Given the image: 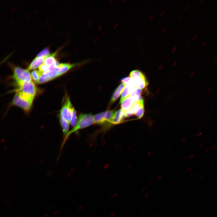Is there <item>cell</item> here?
<instances>
[{"label":"cell","instance_id":"cell-1","mask_svg":"<svg viewBox=\"0 0 217 217\" xmlns=\"http://www.w3.org/2000/svg\"><path fill=\"white\" fill-rule=\"evenodd\" d=\"M94 123L93 116L91 114H81L79 116L76 126L71 131H68L65 136L61 147V150L63 148L68 138L71 134L77 132L81 129L86 127L92 125Z\"/></svg>","mask_w":217,"mask_h":217},{"label":"cell","instance_id":"cell-2","mask_svg":"<svg viewBox=\"0 0 217 217\" xmlns=\"http://www.w3.org/2000/svg\"><path fill=\"white\" fill-rule=\"evenodd\" d=\"M19 89L17 91L23 99L33 102L37 91L36 87L32 81L25 82L18 85Z\"/></svg>","mask_w":217,"mask_h":217},{"label":"cell","instance_id":"cell-3","mask_svg":"<svg viewBox=\"0 0 217 217\" xmlns=\"http://www.w3.org/2000/svg\"><path fill=\"white\" fill-rule=\"evenodd\" d=\"M13 78L18 85L23 82L32 81L31 74L29 71L17 66L14 68Z\"/></svg>","mask_w":217,"mask_h":217},{"label":"cell","instance_id":"cell-4","mask_svg":"<svg viewBox=\"0 0 217 217\" xmlns=\"http://www.w3.org/2000/svg\"><path fill=\"white\" fill-rule=\"evenodd\" d=\"M33 102L25 100L22 98L16 91L11 103L12 105L18 106L25 112H28L32 106Z\"/></svg>","mask_w":217,"mask_h":217},{"label":"cell","instance_id":"cell-5","mask_svg":"<svg viewBox=\"0 0 217 217\" xmlns=\"http://www.w3.org/2000/svg\"><path fill=\"white\" fill-rule=\"evenodd\" d=\"M72 107L69 98H67L60 111V116L69 123L71 118Z\"/></svg>","mask_w":217,"mask_h":217},{"label":"cell","instance_id":"cell-6","mask_svg":"<svg viewBox=\"0 0 217 217\" xmlns=\"http://www.w3.org/2000/svg\"><path fill=\"white\" fill-rule=\"evenodd\" d=\"M132 83L135 87L141 89H144L147 86L148 82L144 74L142 75L132 78Z\"/></svg>","mask_w":217,"mask_h":217},{"label":"cell","instance_id":"cell-7","mask_svg":"<svg viewBox=\"0 0 217 217\" xmlns=\"http://www.w3.org/2000/svg\"><path fill=\"white\" fill-rule=\"evenodd\" d=\"M125 112L121 108L119 109L114 113L110 123L117 124L122 122L126 117Z\"/></svg>","mask_w":217,"mask_h":217},{"label":"cell","instance_id":"cell-8","mask_svg":"<svg viewBox=\"0 0 217 217\" xmlns=\"http://www.w3.org/2000/svg\"><path fill=\"white\" fill-rule=\"evenodd\" d=\"M134 101L133 98L130 95L126 98L121 103V109L124 112H127L132 108Z\"/></svg>","mask_w":217,"mask_h":217},{"label":"cell","instance_id":"cell-9","mask_svg":"<svg viewBox=\"0 0 217 217\" xmlns=\"http://www.w3.org/2000/svg\"><path fill=\"white\" fill-rule=\"evenodd\" d=\"M56 54V52L52 53L45 57L44 60L43 64L49 68L55 67V63L56 60L55 57Z\"/></svg>","mask_w":217,"mask_h":217},{"label":"cell","instance_id":"cell-10","mask_svg":"<svg viewBox=\"0 0 217 217\" xmlns=\"http://www.w3.org/2000/svg\"><path fill=\"white\" fill-rule=\"evenodd\" d=\"M105 113L106 111H105L94 115V123L96 124L102 125L108 123L105 117Z\"/></svg>","mask_w":217,"mask_h":217},{"label":"cell","instance_id":"cell-11","mask_svg":"<svg viewBox=\"0 0 217 217\" xmlns=\"http://www.w3.org/2000/svg\"><path fill=\"white\" fill-rule=\"evenodd\" d=\"M125 85V84L122 83L120 84L116 88L112 96L110 102V104H112L119 97Z\"/></svg>","mask_w":217,"mask_h":217},{"label":"cell","instance_id":"cell-12","mask_svg":"<svg viewBox=\"0 0 217 217\" xmlns=\"http://www.w3.org/2000/svg\"><path fill=\"white\" fill-rule=\"evenodd\" d=\"M75 64L68 63L60 64L58 68V75L59 76L67 72L70 69L77 65Z\"/></svg>","mask_w":217,"mask_h":217},{"label":"cell","instance_id":"cell-13","mask_svg":"<svg viewBox=\"0 0 217 217\" xmlns=\"http://www.w3.org/2000/svg\"><path fill=\"white\" fill-rule=\"evenodd\" d=\"M45 58L42 57H36L31 63L27 70L29 71L39 67L43 64Z\"/></svg>","mask_w":217,"mask_h":217},{"label":"cell","instance_id":"cell-14","mask_svg":"<svg viewBox=\"0 0 217 217\" xmlns=\"http://www.w3.org/2000/svg\"><path fill=\"white\" fill-rule=\"evenodd\" d=\"M134 87L132 83L126 84L124 88L120 100L121 103L126 98L130 95L132 89Z\"/></svg>","mask_w":217,"mask_h":217},{"label":"cell","instance_id":"cell-15","mask_svg":"<svg viewBox=\"0 0 217 217\" xmlns=\"http://www.w3.org/2000/svg\"><path fill=\"white\" fill-rule=\"evenodd\" d=\"M59 122L63 134L65 136L68 132L69 128V123L59 116Z\"/></svg>","mask_w":217,"mask_h":217},{"label":"cell","instance_id":"cell-16","mask_svg":"<svg viewBox=\"0 0 217 217\" xmlns=\"http://www.w3.org/2000/svg\"><path fill=\"white\" fill-rule=\"evenodd\" d=\"M51 80L47 73L42 74L39 79L36 83V84H40L47 82Z\"/></svg>","mask_w":217,"mask_h":217},{"label":"cell","instance_id":"cell-17","mask_svg":"<svg viewBox=\"0 0 217 217\" xmlns=\"http://www.w3.org/2000/svg\"><path fill=\"white\" fill-rule=\"evenodd\" d=\"M71 118L70 123L71 126L74 127L76 126L77 123V117L76 111L73 106L71 108Z\"/></svg>","mask_w":217,"mask_h":217},{"label":"cell","instance_id":"cell-18","mask_svg":"<svg viewBox=\"0 0 217 217\" xmlns=\"http://www.w3.org/2000/svg\"><path fill=\"white\" fill-rule=\"evenodd\" d=\"M41 74L42 73L39 71L33 70L31 74V78L36 82L39 79Z\"/></svg>","mask_w":217,"mask_h":217},{"label":"cell","instance_id":"cell-19","mask_svg":"<svg viewBox=\"0 0 217 217\" xmlns=\"http://www.w3.org/2000/svg\"><path fill=\"white\" fill-rule=\"evenodd\" d=\"M143 74L140 71L135 70L131 71L130 73L129 77L131 78L136 77L140 76Z\"/></svg>","mask_w":217,"mask_h":217},{"label":"cell","instance_id":"cell-20","mask_svg":"<svg viewBox=\"0 0 217 217\" xmlns=\"http://www.w3.org/2000/svg\"><path fill=\"white\" fill-rule=\"evenodd\" d=\"M49 55V50L48 48H45L41 51L37 55V57H43L45 58Z\"/></svg>","mask_w":217,"mask_h":217},{"label":"cell","instance_id":"cell-21","mask_svg":"<svg viewBox=\"0 0 217 217\" xmlns=\"http://www.w3.org/2000/svg\"><path fill=\"white\" fill-rule=\"evenodd\" d=\"M144 112V107H143L138 109L135 113V115L138 118H140L143 116Z\"/></svg>","mask_w":217,"mask_h":217},{"label":"cell","instance_id":"cell-22","mask_svg":"<svg viewBox=\"0 0 217 217\" xmlns=\"http://www.w3.org/2000/svg\"><path fill=\"white\" fill-rule=\"evenodd\" d=\"M39 71L42 74H45L49 71V69L44 64H43L39 67Z\"/></svg>","mask_w":217,"mask_h":217},{"label":"cell","instance_id":"cell-23","mask_svg":"<svg viewBox=\"0 0 217 217\" xmlns=\"http://www.w3.org/2000/svg\"><path fill=\"white\" fill-rule=\"evenodd\" d=\"M121 81L124 84L132 83V79L130 77H126L122 78L121 79Z\"/></svg>","mask_w":217,"mask_h":217},{"label":"cell","instance_id":"cell-24","mask_svg":"<svg viewBox=\"0 0 217 217\" xmlns=\"http://www.w3.org/2000/svg\"><path fill=\"white\" fill-rule=\"evenodd\" d=\"M166 27H163L162 28V32H164V31H165V30H166Z\"/></svg>","mask_w":217,"mask_h":217},{"label":"cell","instance_id":"cell-25","mask_svg":"<svg viewBox=\"0 0 217 217\" xmlns=\"http://www.w3.org/2000/svg\"><path fill=\"white\" fill-rule=\"evenodd\" d=\"M176 49H177V47H176V46L175 47H174V48H173V49H172V52H175V51L176 50Z\"/></svg>","mask_w":217,"mask_h":217},{"label":"cell","instance_id":"cell-26","mask_svg":"<svg viewBox=\"0 0 217 217\" xmlns=\"http://www.w3.org/2000/svg\"><path fill=\"white\" fill-rule=\"evenodd\" d=\"M206 43H207V42H204L203 44H202V46L203 47H204V46H205V45H206Z\"/></svg>","mask_w":217,"mask_h":217},{"label":"cell","instance_id":"cell-27","mask_svg":"<svg viewBox=\"0 0 217 217\" xmlns=\"http://www.w3.org/2000/svg\"><path fill=\"white\" fill-rule=\"evenodd\" d=\"M189 6V5H187L185 7V8H184L185 10H186L188 8Z\"/></svg>","mask_w":217,"mask_h":217},{"label":"cell","instance_id":"cell-28","mask_svg":"<svg viewBox=\"0 0 217 217\" xmlns=\"http://www.w3.org/2000/svg\"><path fill=\"white\" fill-rule=\"evenodd\" d=\"M164 13H165V11H162L161 12V13H160V15H161V16H162V15L164 14Z\"/></svg>","mask_w":217,"mask_h":217},{"label":"cell","instance_id":"cell-29","mask_svg":"<svg viewBox=\"0 0 217 217\" xmlns=\"http://www.w3.org/2000/svg\"><path fill=\"white\" fill-rule=\"evenodd\" d=\"M182 17V14H180V15H179L178 16V19H180L181 18V17Z\"/></svg>","mask_w":217,"mask_h":217},{"label":"cell","instance_id":"cell-30","mask_svg":"<svg viewBox=\"0 0 217 217\" xmlns=\"http://www.w3.org/2000/svg\"><path fill=\"white\" fill-rule=\"evenodd\" d=\"M190 42H188V43L187 44V45H186V46H187V47L189 46L190 45Z\"/></svg>","mask_w":217,"mask_h":217},{"label":"cell","instance_id":"cell-31","mask_svg":"<svg viewBox=\"0 0 217 217\" xmlns=\"http://www.w3.org/2000/svg\"><path fill=\"white\" fill-rule=\"evenodd\" d=\"M197 37V36H195L193 37V40H194L196 39Z\"/></svg>","mask_w":217,"mask_h":217},{"label":"cell","instance_id":"cell-32","mask_svg":"<svg viewBox=\"0 0 217 217\" xmlns=\"http://www.w3.org/2000/svg\"><path fill=\"white\" fill-rule=\"evenodd\" d=\"M117 195V193H115L113 195V196H114V197H115Z\"/></svg>","mask_w":217,"mask_h":217},{"label":"cell","instance_id":"cell-33","mask_svg":"<svg viewBox=\"0 0 217 217\" xmlns=\"http://www.w3.org/2000/svg\"><path fill=\"white\" fill-rule=\"evenodd\" d=\"M114 215H115V213H113V212H112V213L111 214V216H113Z\"/></svg>","mask_w":217,"mask_h":217},{"label":"cell","instance_id":"cell-34","mask_svg":"<svg viewBox=\"0 0 217 217\" xmlns=\"http://www.w3.org/2000/svg\"><path fill=\"white\" fill-rule=\"evenodd\" d=\"M149 195V194L148 193H147L145 195V197H148V196Z\"/></svg>","mask_w":217,"mask_h":217},{"label":"cell","instance_id":"cell-35","mask_svg":"<svg viewBox=\"0 0 217 217\" xmlns=\"http://www.w3.org/2000/svg\"><path fill=\"white\" fill-rule=\"evenodd\" d=\"M114 197L113 196H112L110 198H111V199H113V198Z\"/></svg>","mask_w":217,"mask_h":217}]
</instances>
